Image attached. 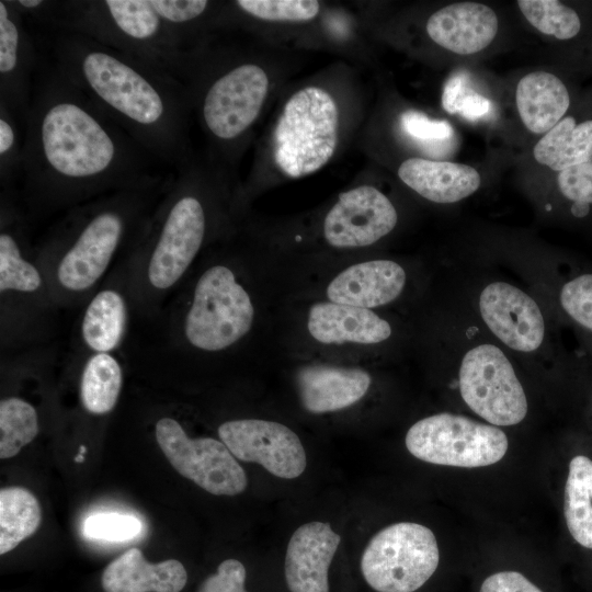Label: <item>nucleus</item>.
<instances>
[{"mask_svg":"<svg viewBox=\"0 0 592 592\" xmlns=\"http://www.w3.org/2000/svg\"><path fill=\"white\" fill-rule=\"evenodd\" d=\"M42 66L22 123L19 172L26 182L47 190L146 182L156 172L157 159L55 65Z\"/></svg>","mask_w":592,"mask_h":592,"instance_id":"f257e3e1","label":"nucleus"},{"mask_svg":"<svg viewBox=\"0 0 592 592\" xmlns=\"http://www.w3.org/2000/svg\"><path fill=\"white\" fill-rule=\"evenodd\" d=\"M54 65L159 162L182 166L184 91L169 70L81 33L54 39Z\"/></svg>","mask_w":592,"mask_h":592,"instance_id":"f03ea898","label":"nucleus"},{"mask_svg":"<svg viewBox=\"0 0 592 592\" xmlns=\"http://www.w3.org/2000/svg\"><path fill=\"white\" fill-rule=\"evenodd\" d=\"M205 0H102L48 3L43 20L153 62L178 77L183 26L208 8Z\"/></svg>","mask_w":592,"mask_h":592,"instance_id":"7ed1b4c3","label":"nucleus"},{"mask_svg":"<svg viewBox=\"0 0 592 592\" xmlns=\"http://www.w3.org/2000/svg\"><path fill=\"white\" fill-rule=\"evenodd\" d=\"M339 113L335 101L323 89L307 87L286 102L273 133V157L289 178H301L321 169L338 144Z\"/></svg>","mask_w":592,"mask_h":592,"instance_id":"20e7f679","label":"nucleus"},{"mask_svg":"<svg viewBox=\"0 0 592 592\" xmlns=\"http://www.w3.org/2000/svg\"><path fill=\"white\" fill-rule=\"evenodd\" d=\"M440 551L433 532L400 522L376 533L361 558V571L377 592H414L435 572Z\"/></svg>","mask_w":592,"mask_h":592,"instance_id":"39448f33","label":"nucleus"},{"mask_svg":"<svg viewBox=\"0 0 592 592\" xmlns=\"http://www.w3.org/2000/svg\"><path fill=\"white\" fill-rule=\"evenodd\" d=\"M405 442L409 453L420 460L464 468L493 465L509 447L505 433L498 426L448 412L415 422Z\"/></svg>","mask_w":592,"mask_h":592,"instance_id":"423d86ee","label":"nucleus"},{"mask_svg":"<svg viewBox=\"0 0 592 592\" xmlns=\"http://www.w3.org/2000/svg\"><path fill=\"white\" fill-rule=\"evenodd\" d=\"M254 309L244 288L226 266L203 273L185 319V335L195 348L219 351L248 333Z\"/></svg>","mask_w":592,"mask_h":592,"instance_id":"0eeeda50","label":"nucleus"},{"mask_svg":"<svg viewBox=\"0 0 592 592\" xmlns=\"http://www.w3.org/2000/svg\"><path fill=\"white\" fill-rule=\"evenodd\" d=\"M465 403L496 426L520 423L527 413L525 391L505 354L493 344L470 349L459 368Z\"/></svg>","mask_w":592,"mask_h":592,"instance_id":"6e6552de","label":"nucleus"},{"mask_svg":"<svg viewBox=\"0 0 592 592\" xmlns=\"http://www.w3.org/2000/svg\"><path fill=\"white\" fill-rule=\"evenodd\" d=\"M156 440L172 467L207 492L236 496L246 490L247 475L221 441L191 439L171 418L157 422Z\"/></svg>","mask_w":592,"mask_h":592,"instance_id":"1a4fd4ad","label":"nucleus"},{"mask_svg":"<svg viewBox=\"0 0 592 592\" xmlns=\"http://www.w3.org/2000/svg\"><path fill=\"white\" fill-rule=\"evenodd\" d=\"M269 91L265 71L255 64H241L217 77L202 100V118L218 140L231 141L257 119Z\"/></svg>","mask_w":592,"mask_h":592,"instance_id":"9d476101","label":"nucleus"},{"mask_svg":"<svg viewBox=\"0 0 592 592\" xmlns=\"http://www.w3.org/2000/svg\"><path fill=\"white\" fill-rule=\"evenodd\" d=\"M218 435L236 458L257 463L278 478L295 479L306 469V452L299 437L278 422L231 420L219 425Z\"/></svg>","mask_w":592,"mask_h":592,"instance_id":"9b49d317","label":"nucleus"},{"mask_svg":"<svg viewBox=\"0 0 592 592\" xmlns=\"http://www.w3.org/2000/svg\"><path fill=\"white\" fill-rule=\"evenodd\" d=\"M206 216L201 201L181 195L171 205L153 248L148 278L152 286H172L189 267L204 240Z\"/></svg>","mask_w":592,"mask_h":592,"instance_id":"f8f14e48","label":"nucleus"},{"mask_svg":"<svg viewBox=\"0 0 592 592\" xmlns=\"http://www.w3.org/2000/svg\"><path fill=\"white\" fill-rule=\"evenodd\" d=\"M397 219L386 195L374 186L362 185L339 195L325 218L323 234L335 248L365 247L388 235Z\"/></svg>","mask_w":592,"mask_h":592,"instance_id":"ddd939ff","label":"nucleus"},{"mask_svg":"<svg viewBox=\"0 0 592 592\" xmlns=\"http://www.w3.org/2000/svg\"><path fill=\"white\" fill-rule=\"evenodd\" d=\"M37 56L22 13L13 1H0V104L21 122L27 113Z\"/></svg>","mask_w":592,"mask_h":592,"instance_id":"4468645a","label":"nucleus"},{"mask_svg":"<svg viewBox=\"0 0 592 592\" xmlns=\"http://www.w3.org/2000/svg\"><path fill=\"white\" fill-rule=\"evenodd\" d=\"M481 317L491 332L506 346L532 352L545 334L542 311L536 301L520 288L494 282L479 297Z\"/></svg>","mask_w":592,"mask_h":592,"instance_id":"2eb2a0df","label":"nucleus"},{"mask_svg":"<svg viewBox=\"0 0 592 592\" xmlns=\"http://www.w3.org/2000/svg\"><path fill=\"white\" fill-rule=\"evenodd\" d=\"M124 230L117 212L104 210L93 216L61 259L57 277L70 291L89 288L103 274Z\"/></svg>","mask_w":592,"mask_h":592,"instance_id":"dca6fc26","label":"nucleus"},{"mask_svg":"<svg viewBox=\"0 0 592 592\" xmlns=\"http://www.w3.org/2000/svg\"><path fill=\"white\" fill-rule=\"evenodd\" d=\"M341 537L329 523L309 522L292 535L285 555L291 592H329L328 571Z\"/></svg>","mask_w":592,"mask_h":592,"instance_id":"f3484780","label":"nucleus"},{"mask_svg":"<svg viewBox=\"0 0 592 592\" xmlns=\"http://www.w3.org/2000/svg\"><path fill=\"white\" fill-rule=\"evenodd\" d=\"M498 27L494 11L477 2L448 4L426 22L431 39L458 55H471L486 48L496 37Z\"/></svg>","mask_w":592,"mask_h":592,"instance_id":"a211bd4d","label":"nucleus"},{"mask_svg":"<svg viewBox=\"0 0 592 592\" xmlns=\"http://www.w3.org/2000/svg\"><path fill=\"white\" fill-rule=\"evenodd\" d=\"M406 283L405 270L390 260H372L342 271L327 288L330 301L361 308L386 305L396 299Z\"/></svg>","mask_w":592,"mask_h":592,"instance_id":"6ab92c4d","label":"nucleus"},{"mask_svg":"<svg viewBox=\"0 0 592 592\" xmlns=\"http://www.w3.org/2000/svg\"><path fill=\"white\" fill-rule=\"evenodd\" d=\"M296 384L303 407L319 414L356 403L367 392L371 376L360 368L317 364L300 367Z\"/></svg>","mask_w":592,"mask_h":592,"instance_id":"aec40b11","label":"nucleus"},{"mask_svg":"<svg viewBox=\"0 0 592 592\" xmlns=\"http://www.w3.org/2000/svg\"><path fill=\"white\" fill-rule=\"evenodd\" d=\"M309 333L319 342L379 343L391 334L390 325L369 309L323 301L315 304L308 316Z\"/></svg>","mask_w":592,"mask_h":592,"instance_id":"412c9836","label":"nucleus"},{"mask_svg":"<svg viewBox=\"0 0 592 592\" xmlns=\"http://www.w3.org/2000/svg\"><path fill=\"white\" fill-rule=\"evenodd\" d=\"M186 581V569L179 560L150 563L138 548L111 561L101 577L104 592H180Z\"/></svg>","mask_w":592,"mask_h":592,"instance_id":"4be33fe9","label":"nucleus"},{"mask_svg":"<svg viewBox=\"0 0 592 592\" xmlns=\"http://www.w3.org/2000/svg\"><path fill=\"white\" fill-rule=\"evenodd\" d=\"M400 180L422 197L440 204L458 202L481 183L478 171L467 164L410 158L399 169Z\"/></svg>","mask_w":592,"mask_h":592,"instance_id":"5701e85b","label":"nucleus"},{"mask_svg":"<svg viewBox=\"0 0 592 592\" xmlns=\"http://www.w3.org/2000/svg\"><path fill=\"white\" fill-rule=\"evenodd\" d=\"M515 101L524 126L544 134L563 118L570 105L569 92L555 75L535 71L525 75L515 90Z\"/></svg>","mask_w":592,"mask_h":592,"instance_id":"b1692460","label":"nucleus"},{"mask_svg":"<svg viewBox=\"0 0 592 592\" xmlns=\"http://www.w3.org/2000/svg\"><path fill=\"white\" fill-rule=\"evenodd\" d=\"M535 160L554 171L592 160V119L576 123L566 116L537 141L533 149Z\"/></svg>","mask_w":592,"mask_h":592,"instance_id":"393cba45","label":"nucleus"},{"mask_svg":"<svg viewBox=\"0 0 592 592\" xmlns=\"http://www.w3.org/2000/svg\"><path fill=\"white\" fill-rule=\"evenodd\" d=\"M563 513L572 538L592 549V459L584 455H577L569 463Z\"/></svg>","mask_w":592,"mask_h":592,"instance_id":"a878e982","label":"nucleus"},{"mask_svg":"<svg viewBox=\"0 0 592 592\" xmlns=\"http://www.w3.org/2000/svg\"><path fill=\"white\" fill-rule=\"evenodd\" d=\"M125 326L126 306L122 296L114 291H102L86 310L82 337L90 349L106 353L118 345Z\"/></svg>","mask_w":592,"mask_h":592,"instance_id":"bb28decb","label":"nucleus"},{"mask_svg":"<svg viewBox=\"0 0 592 592\" xmlns=\"http://www.w3.org/2000/svg\"><path fill=\"white\" fill-rule=\"evenodd\" d=\"M42 520L41 506L35 496L22 487L0 490V554L15 548L33 535Z\"/></svg>","mask_w":592,"mask_h":592,"instance_id":"cd10ccee","label":"nucleus"},{"mask_svg":"<svg viewBox=\"0 0 592 592\" xmlns=\"http://www.w3.org/2000/svg\"><path fill=\"white\" fill-rule=\"evenodd\" d=\"M122 369L107 353L93 355L82 373L80 395L83 407L93 414L110 412L119 396Z\"/></svg>","mask_w":592,"mask_h":592,"instance_id":"c85d7f7f","label":"nucleus"},{"mask_svg":"<svg viewBox=\"0 0 592 592\" xmlns=\"http://www.w3.org/2000/svg\"><path fill=\"white\" fill-rule=\"evenodd\" d=\"M38 418L32 405L20 398L0 402V458L15 456L38 433Z\"/></svg>","mask_w":592,"mask_h":592,"instance_id":"c756f323","label":"nucleus"},{"mask_svg":"<svg viewBox=\"0 0 592 592\" xmlns=\"http://www.w3.org/2000/svg\"><path fill=\"white\" fill-rule=\"evenodd\" d=\"M517 5L525 19L543 34L570 39L581 29L578 13L559 1L519 0Z\"/></svg>","mask_w":592,"mask_h":592,"instance_id":"7c9ffc66","label":"nucleus"},{"mask_svg":"<svg viewBox=\"0 0 592 592\" xmlns=\"http://www.w3.org/2000/svg\"><path fill=\"white\" fill-rule=\"evenodd\" d=\"M42 280L34 265L21 257L14 237L8 232L0 235V291L13 289L34 292Z\"/></svg>","mask_w":592,"mask_h":592,"instance_id":"2f4dec72","label":"nucleus"},{"mask_svg":"<svg viewBox=\"0 0 592 592\" xmlns=\"http://www.w3.org/2000/svg\"><path fill=\"white\" fill-rule=\"evenodd\" d=\"M235 3L249 15L266 21H308L320 9L315 0H238Z\"/></svg>","mask_w":592,"mask_h":592,"instance_id":"473e14b6","label":"nucleus"},{"mask_svg":"<svg viewBox=\"0 0 592 592\" xmlns=\"http://www.w3.org/2000/svg\"><path fill=\"white\" fill-rule=\"evenodd\" d=\"M401 130L426 150L435 149L436 144L452 139L454 129L444 119H433L425 114L408 110L400 115Z\"/></svg>","mask_w":592,"mask_h":592,"instance_id":"72a5a7b5","label":"nucleus"},{"mask_svg":"<svg viewBox=\"0 0 592 592\" xmlns=\"http://www.w3.org/2000/svg\"><path fill=\"white\" fill-rule=\"evenodd\" d=\"M141 530L140 521L119 513H98L84 520L83 533L87 537L110 542L134 538Z\"/></svg>","mask_w":592,"mask_h":592,"instance_id":"f704fd0d","label":"nucleus"},{"mask_svg":"<svg viewBox=\"0 0 592 592\" xmlns=\"http://www.w3.org/2000/svg\"><path fill=\"white\" fill-rule=\"evenodd\" d=\"M560 304L576 322L592 332V273L567 282L560 292Z\"/></svg>","mask_w":592,"mask_h":592,"instance_id":"c9c22d12","label":"nucleus"},{"mask_svg":"<svg viewBox=\"0 0 592 592\" xmlns=\"http://www.w3.org/2000/svg\"><path fill=\"white\" fill-rule=\"evenodd\" d=\"M20 119L4 105L0 104V171L1 174L19 172L23 137Z\"/></svg>","mask_w":592,"mask_h":592,"instance_id":"e433bc0d","label":"nucleus"},{"mask_svg":"<svg viewBox=\"0 0 592 592\" xmlns=\"http://www.w3.org/2000/svg\"><path fill=\"white\" fill-rule=\"evenodd\" d=\"M557 181L568 200L588 206L592 203V160L559 172Z\"/></svg>","mask_w":592,"mask_h":592,"instance_id":"4c0bfd02","label":"nucleus"},{"mask_svg":"<svg viewBox=\"0 0 592 592\" xmlns=\"http://www.w3.org/2000/svg\"><path fill=\"white\" fill-rule=\"evenodd\" d=\"M244 581V566L237 559H226L219 563L216 573L204 579L197 592H247Z\"/></svg>","mask_w":592,"mask_h":592,"instance_id":"58836bf2","label":"nucleus"},{"mask_svg":"<svg viewBox=\"0 0 592 592\" xmlns=\"http://www.w3.org/2000/svg\"><path fill=\"white\" fill-rule=\"evenodd\" d=\"M479 592H543L536 584L517 571H499L487 577Z\"/></svg>","mask_w":592,"mask_h":592,"instance_id":"ea45409f","label":"nucleus"},{"mask_svg":"<svg viewBox=\"0 0 592 592\" xmlns=\"http://www.w3.org/2000/svg\"><path fill=\"white\" fill-rule=\"evenodd\" d=\"M468 84V75L464 71L448 77L442 93V106L447 113H458L462 102L471 92Z\"/></svg>","mask_w":592,"mask_h":592,"instance_id":"a19ab883","label":"nucleus"},{"mask_svg":"<svg viewBox=\"0 0 592 592\" xmlns=\"http://www.w3.org/2000/svg\"><path fill=\"white\" fill-rule=\"evenodd\" d=\"M491 101L486 96L471 91L462 102L458 113L466 119H479L490 113Z\"/></svg>","mask_w":592,"mask_h":592,"instance_id":"79ce46f5","label":"nucleus"},{"mask_svg":"<svg viewBox=\"0 0 592 592\" xmlns=\"http://www.w3.org/2000/svg\"><path fill=\"white\" fill-rule=\"evenodd\" d=\"M75 460H76L77 463L83 462V460H84L83 454H80V453H79L78 456H76Z\"/></svg>","mask_w":592,"mask_h":592,"instance_id":"37998d69","label":"nucleus"}]
</instances>
